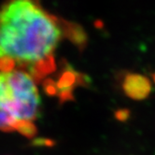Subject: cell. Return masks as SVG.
Instances as JSON below:
<instances>
[{
  "mask_svg": "<svg viewBox=\"0 0 155 155\" xmlns=\"http://www.w3.org/2000/svg\"><path fill=\"white\" fill-rule=\"evenodd\" d=\"M39 107L40 96L29 74L16 69L0 71V130L19 131L33 124Z\"/></svg>",
  "mask_w": 155,
  "mask_h": 155,
  "instance_id": "cell-2",
  "label": "cell"
},
{
  "mask_svg": "<svg viewBox=\"0 0 155 155\" xmlns=\"http://www.w3.org/2000/svg\"><path fill=\"white\" fill-rule=\"evenodd\" d=\"M62 37L54 17L29 0L0 8V61L37 66L51 61Z\"/></svg>",
  "mask_w": 155,
  "mask_h": 155,
  "instance_id": "cell-1",
  "label": "cell"
},
{
  "mask_svg": "<svg viewBox=\"0 0 155 155\" xmlns=\"http://www.w3.org/2000/svg\"><path fill=\"white\" fill-rule=\"evenodd\" d=\"M153 81H154V82H155V73L153 74Z\"/></svg>",
  "mask_w": 155,
  "mask_h": 155,
  "instance_id": "cell-4",
  "label": "cell"
},
{
  "mask_svg": "<svg viewBox=\"0 0 155 155\" xmlns=\"http://www.w3.org/2000/svg\"><path fill=\"white\" fill-rule=\"evenodd\" d=\"M151 82L145 76L140 74H128L123 82V90L125 94L135 100H142L151 92Z\"/></svg>",
  "mask_w": 155,
  "mask_h": 155,
  "instance_id": "cell-3",
  "label": "cell"
}]
</instances>
